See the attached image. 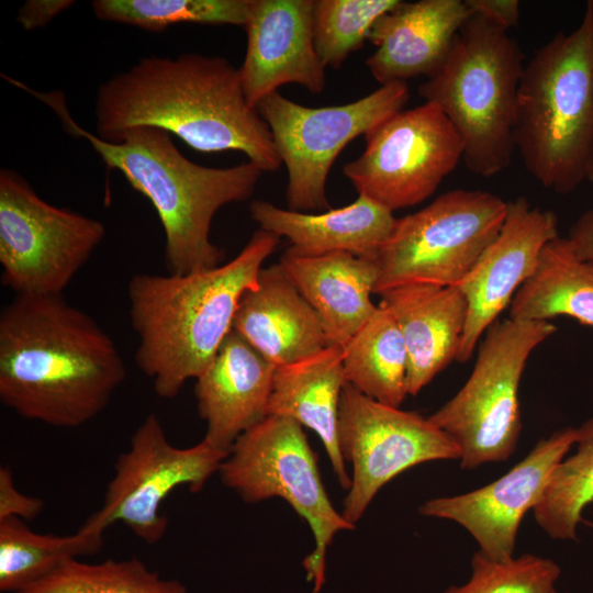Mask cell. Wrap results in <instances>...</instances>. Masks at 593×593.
I'll return each instance as SVG.
<instances>
[{
	"mask_svg": "<svg viewBox=\"0 0 593 593\" xmlns=\"http://www.w3.org/2000/svg\"><path fill=\"white\" fill-rule=\"evenodd\" d=\"M577 450L561 459L533 510L552 539H575L584 507L593 501V417L577 428Z\"/></svg>",
	"mask_w": 593,
	"mask_h": 593,
	"instance_id": "83f0119b",
	"label": "cell"
},
{
	"mask_svg": "<svg viewBox=\"0 0 593 593\" xmlns=\"http://www.w3.org/2000/svg\"><path fill=\"white\" fill-rule=\"evenodd\" d=\"M58 115L66 131L86 138L108 168L121 171L155 208L165 233L169 273L186 275L220 265L221 249L210 238L215 213L248 199L262 170L251 161L228 168L198 165L184 157L165 130L139 126L114 142L100 138L70 116L61 92H32Z\"/></svg>",
	"mask_w": 593,
	"mask_h": 593,
	"instance_id": "277c9868",
	"label": "cell"
},
{
	"mask_svg": "<svg viewBox=\"0 0 593 593\" xmlns=\"http://www.w3.org/2000/svg\"><path fill=\"white\" fill-rule=\"evenodd\" d=\"M104 235L100 221L44 201L16 171L1 169V281L15 294H63Z\"/></svg>",
	"mask_w": 593,
	"mask_h": 593,
	"instance_id": "30bf717a",
	"label": "cell"
},
{
	"mask_svg": "<svg viewBox=\"0 0 593 593\" xmlns=\"http://www.w3.org/2000/svg\"><path fill=\"white\" fill-rule=\"evenodd\" d=\"M515 148L542 187L568 194L588 180L593 154V1L580 24L539 47L517 92Z\"/></svg>",
	"mask_w": 593,
	"mask_h": 593,
	"instance_id": "5b68a950",
	"label": "cell"
},
{
	"mask_svg": "<svg viewBox=\"0 0 593 593\" xmlns=\"http://www.w3.org/2000/svg\"><path fill=\"white\" fill-rule=\"evenodd\" d=\"M506 209L489 191L454 189L398 219L376 258L374 293L407 283L459 286L499 235Z\"/></svg>",
	"mask_w": 593,
	"mask_h": 593,
	"instance_id": "9c48e42d",
	"label": "cell"
},
{
	"mask_svg": "<svg viewBox=\"0 0 593 593\" xmlns=\"http://www.w3.org/2000/svg\"><path fill=\"white\" fill-rule=\"evenodd\" d=\"M102 20L160 32L174 24L245 25L248 0H94Z\"/></svg>",
	"mask_w": 593,
	"mask_h": 593,
	"instance_id": "f546056e",
	"label": "cell"
},
{
	"mask_svg": "<svg viewBox=\"0 0 593 593\" xmlns=\"http://www.w3.org/2000/svg\"><path fill=\"white\" fill-rule=\"evenodd\" d=\"M249 212L260 230L288 238L291 245L287 249L299 256L346 251L377 258L398 221L391 210L361 194L348 205L320 214L261 200L251 202Z\"/></svg>",
	"mask_w": 593,
	"mask_h": 593,
	"instance_id": "603a6c76",
	"label": "cell"
},
{
	"mask_svg": "<svg viewBox=\"0 0 593 593\" xmlns=\"http://www.w3.org/2000/svg\"><path fill=\"white\" fill-rule=\"evenodd\" d=\"M346 381L382 404L401 407L407 393V351L391 312L376 313L344 347Z\"/></svg>",
	"mask_w": 593,
	"mask_h": 593,
	"instance_id": "4316f807",
	"label": "cell"
},
{
	"mask_svg": "<svg viewBox=\"0 0 593 593\" xmlns=\"http://www.w3.org/2000/svg\"><path fill=\"white\" fill-rule=\"evenodd\" d=\"M15 593H188L176 579H165L136 557L87 563L63 562L49 574Z\"/></svg>",
	"mask_w": 593,
	"mask_h": 593,
	"instance_id": "f1b7e54d",
	"label": "cell"
},
{
	"mask_svg": "<svg viewBox=\"0 0 593 593\" xmlns=\"http://www.w3.org/2000/svg\"><path fill=\"white\" fill-rule=\"evenodd\" d=\"M233 329L276 367L328 346L320 317L279 264L262 268L257 284L244 293Z\"/></svg>",
	"mask_w": 593,
	"mask_h": 593,
	"instance_id": "44dd1931",
	"label": "cell"
},
{
	"mask_svg": "<svg viewBox=\"0 0 593 593\" xmlns=\"http://www.w3.org/2000/svg\"><path fill=\"white\" fill-rule=\"evenodd\" d=\"M409 98L406 82H392L342 105L310 108L278 91L260 100L256 110L287 167L288 209H327L326 181L338 155L354 138L403 110Z\"/></svg>",
	"mask_w": 593,
	"mask_h": 593,
	"instance_id": "8fae6325",
	"label": "cell"
},
{
	"mask_svg": "<svg viewBox=\"0 0 593 593\" xmlns=\"http://www.w3.org/2000/svg\"><path fill=\"white\" fill-rule=\"evenodd\" d=\"M346 383L342 346L329 345L298 362L277 366L268 415L289 417L314 430L339 484L348 490L350 477L338 444L339 402Z\"/></svg>",
	"mask_w": 593,
	"mask_h": 593,
	"instance_id": "cb8c5ba5",
	"label": "cell"
},
{
	"mask_svg": "<svg viewBox=\"0 0 593 593\" xmlns=\"http://www.w3.org/2000/svg\"><path fill=\"white\" fill-rule=\"evenodd\" d=\"M577 428L540 439L529 454L497 480L470 492L424 502V516L456 522L494 560L514 556L521 522L538 504L556 465L575 444Z\"/></svg>",
	"mask_w": 593,
	"mask_h": 593,
	"instance_id": "9a60e30c",
	"label": "cell"
},
{
	"mask_svg": "<svg viewBox=\"0 0 593 593\" xmlns=\"http://www.w3.org/2000/svg\"><path fill=\"white\" fill-rule=\"evenodd\" d=\"M400 0H314L313 38L325 67L338 69L368 40L374 22Z\"/></svg>",
	"mask_w": 593,
	"mask_h": 593,
	"instance_id": "4dcf8cb0",
	"label": "cell"
},
{
	"mask_svg": "<svg viewBox=\"0 0 593 593\" xmlns=\"http://www.w3.org/2000/svg\"><path fill=\"white\" fill-rule=\"evenodd\" d=\"M126 378L97 321L63 294H15L0 313V401L21 417L74 428L97 417Z\"/></svg>",
	"mask_w": 593,
	"mask_h": 593,
	"instance_id": "6da1fadb",
	"label": "cell"
},
{
	"mask_svg": "<svg viewBox=\"0 0 593 593\" xmlns=\"http://www.w3.org/2000/svg\"><path fill=\"white\" fill-rule=\"evenodd\" d=\"M407 351V393L418 394L456 360L468 317L459 286L407 283L379 293Z\"/></svg>",
	"mask_w": 593,
	"mask_h": 593,
	"instance_id": "ffe728a7",
	"label": "cell"
},
{
	"mask_svg": "<svg viewBox=\"0 0 593 593\" xmlns=\"http://www.w3.org/2000/svg\"><path fill=\"white\" fill-rule=\"evenodd\" d=\"M279 265L316 312L328 346L345 347L378 310L370 298L379 277L376 258L346 251L299 256L286 249Z\"/></svg>",
	"mask_w": 593,
	"mask_h": 593,
	"instance_id": "7402d4cb",
	"label": "cell"
},
{
	"mask_svg": "<svg viewBox=\"0 0 593 593\" xmlns=\"http://www.w3.org/2000/svg\"><path fill=\"white\" fill-rule=\"evenodd\" d=\"M217 473L243 501L280 497L307 523L314 548L303 568L312 593H318L325 583L328 547L337 533L355 525L332 504L303 426L289 417L268 415L238 437Z\"/></svg>",
	"mask_w": 593,
	"mask_h": 593,
	"instance_id": "ba28073f",
	"label": "cell"
},
{
	"mask_svg": "<svg viewBox=\"0 0 593 593\" xmlns=\"http://www.w3.org/2000/svg\"><path fill=\"white\" fill-rule=\"evenodd\" d=\"M523 54L508 31L472 12L458 31L441 68L418 87L450 121L470 172L492 177L506 169L514 130Z\"/></svg>",
	"mask_w": 593,
	"mask_h": 593,
	"instance_id": "8992f818",
	"label": "cell"
},
{
	"mask_svg": "<svg viewBox=\"0 0 593 593\" xmlns=\"http://www.w3.org/2000/svg\"><path fill=\"white\" fill-rule=\"evenodd\" d=\"M569 316L593 327V262L580 259L567 237L542 249L536 270L514 295L508 317L550 321Z\"/></svg>",
	"mask_w": 593,
	"mask_h": 593,
	"instance_id": "d4e9b609",
	"label": "cell"
},
{
	"mask_svg": "<svg viewBox=\"0 0 593 593\" xmlns=\"http://www.w3.org/2000/svg\"><path fill=\"white\" fill-rule=\"evenodd\" d=\"M560 573L553 560L533 553L494 560L478 550L467 582L444 593H558Z\"/></svg>",
	"mask_w": 593,
	"mask_h": 593,
	"instance_id": "1f68e13d",
	"label": "cell"
},
{
	"mask_svg": "<svg viewBox=\"0 0 593 593\" xmlns=\"http://www.w3.org/2000/svg\"><path fill=\"white\" fill-rule=\"evenodd\" d=\"M558 236L553 212L523 197L507 202L499 235L459 284L468 317L456 361L471 358L482 335L536 270L544 247Z\"/></svg>",
	"mask_w": 593,
	"mask_h": 593,
	"instance_id": "2e32d148",
	"label": "cell"
},
{
	"mask_svg": "<svg viewBox=\"0 0 593 593\" xmlns=\"http://www.w3.org/2000/svg\"><path fill=\"white\" fill-rule=\"evenodd\" d=\"M275 369L232 328L194 385L198 413L206 424L203 439L228 454L239 436L264 421Z\"/></svg>",
	"mask_w": 593,
	"mask_h": 593,
	"instance_id": "d6986e66",
	"label": "cell"
},
{
	"mask_svg": "<svg viewBox=\"0 0 593 593\" xmlns=\"http://www.w3.org/2000/svg\"><path fill=\"white\" fill-rule=\"evenodd\" d=\"M365 136V150L343 167L358 191L392 212L429 198L463 156L461 138L432 102L401 110Z\"/></svg>",
	"mask_w": 593,
	"mask_h": 593,
	"instance_id": "7c38bea8",
	"label": "cell"
},
{
	"mask_svg": "<svg viewBox=\"0 0 593 593\" xmlns=\"http://www.w3.org/2000/svg\"><path fill=\"white\" fill-rule=\"evenodd\" d=\"M74 3L72 0H30L20 8L16 21L25 31H32L45 26Z\"/></svg>",
	"mask_w": 593,
	"mask_h": 593,
	"instance_id": "836d02e7",
	"label": "cell"
},
{
	"mask_svg": "<svg viewBox=\"0 0 593 593\" xmlns=\"http://www.w3.org/2000/svg\"><path fill=\"white\" fill-rule=\"evenodd\" d=\"M314 0H248L247 49L239 69L248 104L256 109L278 88L296 83L312 93L326 85L313 38Z\"/></svg>",
	"mask_w": 593,
	"mask_h": 593,
	"instance_id": "e0dca14e",
	"label": "cell"
},
{
	"mask_svg": "<svg viewBox=\"0 0 593 593\" xmlns=\"http://www.w3.org/2000/svg\"><path fill=\"white\" fill-rule=\"evenodd\" d=\"M588 180L593 182V154L590 161L589 172H588Z\"/></svg>",
	"mask_w": 593,
	"mask_h": 593,
	"instance_id": "8d00e7d4",
	"label": "cell"
},
{
	"mask_svg": "<svg viewBox=\"0 0 593 593\" xmlns=\"http://www.w3.org/2000/svg\"><path fill=\"white\" fill-rule=\"evenodd\" d=\"M43 508L44 502L40 497L26 495L15 486L10 468H0V521L8 518L32 521Z\"/></svg>",
	"mask_w": 593,
	"mask_h": 593,
	"instance_id": "d6a6232c",
	"label": "cell"
},
{
	"mask_svg": "<svg viewBox=\"0 0 593 593\" xmlns=\"http://www.w3.org/2000/svg\"><path fill=\"white\" fill-rule=\"evenodd\" d=\"M556 331L550 321L510 317L486 329L466 383L428 416L458 446L461 468L504 461L514 452L522 430L523 372L532 353Z\"/></svg>",
	"mask_w": 593,
	"mask_h": 593,
	"instance_id": "52a82bcc",
	"label": "cell"
},
{
	"mask_svg": "<svg viewBox=\"0 0 593 593\" xmlns=\"http://www.w3.org/2000/svg\"><path fill=\"white\" fill-rule=\"evenodd\" d=\"M471 12L479 13L505 30L519 22L521 4L518 0H466Z\"/></svg>",
	"mask_w": 593,
	"mask_h": 593,
	"instance_id": "e575fe53",
	"label": "cell"
},
{
	"mask_svg": "<svg viewBox=\"0 0 593 593\" xmlns=\"http://www.w3.org/2000/svg\"><path fill=\"white\" fill-rule=\"evenodd\" d=\"M280 237L259 230L224 265L186 275L137 273L127 286L139 344L135 361L164 399L198 378L233 328L244 293L257 284Z\"/></svg>",
	"mask_w": 593,
	"mask_h": 593,
	"instance_id": "3957f363",
	"label": "cell"
},
{
	"mask_svg": "<svg viewBox=\"0 0 593 593\" xmlns=\"http://www.w3.org/2000/svg\"><path fill=\"white\" fill-rule=\"evenodd\" d=\"M226 455L204 439L187 448L174 446L158 416L148 414L128 449L118 456L103 504L90 517L105 529L120 522L143 542L155 545L168 527L160 512L165 500L180 486L200 492Z\"/></svg>",
	"mask_w": 593,
	"mask_h": 593,
	"instance_id": "5bb4252c",
	"label": "cell"
},
{
	"mask_svg": "<svg viewBox=\"0 0 593 593\" xmlns=\"http://www.w3.org/2000/svg\"><path fill=\"white\" fill-rule=\"evenodd\" d=\"M97 133L165 130L202 153L238 150L262 172L282 165L267 123L245 97L239 69L226 58L187 53L149 56L100 85Z\"/></svg>",
	"mask_w": 593,
	"mask_h": 593,
	"instance_id": "7a4b0ae2",
	"label": "cell"
},
{
	"mask_svg": "<svg viewBox=\"0 0 593 593\" xmlns=\"http://www.w3.org/2000/svg\"><path fill=\"white\" fill-rule=\"evenodd\" d=\"M104 532L91 517L70 535L36 533L19 518L0 521V591L19 592L66 560L96 553Z\"/></svg>",
	"mask_w": 593,
	"mask_h": 593,
	"instance_id": "484cf974",
	"label": "cell"
},
{
	"mask_svg": "<svg viewBox=\"0 0 593 593\" xmlns=\"http://www.w3.org/2000/svg\"><path fill=\"white\" fill-rule=\"evenodd\" d=\"M471 13L466 0L400 1L369 32L377 47L366 60L372 77L381 86L433 77Z\"/></svg>",
	"mask_w": 593,
	"mask_h": 593,
	"instance_id": "ac0fdd59",
	"label": "cell"
},
{
	"mask_svg": "<svg viewBox=\"0 0 593 593\" xmlns=\"http://www.w3.org/2000/svg\"><path fill=\"white\" fill-rule=\"evenodd\" d=\"M567 238L580 259L593 262V208L575 220Z\"/></svg>",
	"mask_w": 593,
	"mask_h": 593,
	"instance_id": "d590c367",
	"label": "cell"
},
{
	"mask_svg": "<svg viewBox=\"0 0 593 593\" xmlns=\"http://www.w3.org/2000/svg\"><path fill=\"white\" fill-rule=\"evenodd\" d=\"M338 444L353 469L342 512L353 525L380 489L403 471L460 459L456 443L428 417L374 401L348 382L339 402Z\"/></svg>",
	"mask_w": 593,
	"mask_h": 593,
	"instance_id": "4fadbf2b",
	"label": "cell"
}]
</instances>
